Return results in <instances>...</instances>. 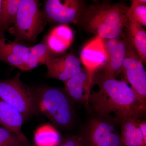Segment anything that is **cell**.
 Masks as SVG:
<instances>
[{
  "instance_id": "6da1fadb",
  "label": "cell",
  "mask_w": 146,
  "mask_h": 146,
  "mask_svg": "<svg viewBox=\"0 0 146 146\" xmlns=\"http://www.w3.org/2000/svg\"><path fill=\"white\" fill-rule=\"evenodd\" d=\"M93 85L89 99L91 107L97 116L120 119L133 116L143 119L146 106L142 104L131 87L124 80H120L99 69L93 73Z\"/></svg>"
},
{
  "instance_id": "5bb4252c",
  "label": "cell",
  "mask_w": 146,
  "mask_h": 146,
  "mask_svg": "<svg viewBox=\"0 0 146 146\" xmlns=\"http://www.w3.org/2000/svg\"><path fill=\"white\" fill-rule=\"evenodd\" d=\"M118 120L121 129V141L123 146H146V139L144 138L139 127V123L143 119L128 116Z\"/></svg>"
},
{
  "instance_id": "7402d4cb",
  "label": "cell",
  "mask_w": 146,
  "mask_h": 146,
  "mask_svg": "<svg viewBox=\"0 0 146 146\" xmlns=\"http://www.w3.org/2000/svg\"><path fill=\"white\" fill-rule=\"evenodd\" d=\"M0 146H29L28 141L4 127H0Z\"/></svg>"
},
{
  "instance_id": "4fadbf2b",
  "label": "cell",
  "mask_w": 146,
  "mask_h": 146,
  "mask_svg": "<svg viewBox=\"0 0 146 146\" xmlns=\"http://www.w3.org/2000/svg\"><path fill=\"white\" fill-rule=\"evenodd\" d=\"M30 47L7 39L0 32V62L20 69L29 52Z\"/></svg>"
},
{
  "instance_id": "8992f818",
  "label": "cell",
  "mask_w": 146,
  "mask_h": 146,
  "mask_svg": "<svg viewBox=\"0 0 146 146\" xmlns=\"http://www.w3.org/2000/svg\"><path fill=\"white\" fill-rule=\"evenodd\" d=\"M21 74L12 78L0 80V98L17 110L26 119L36 110L35 90L21 80Z\"/></svg>"
},
{
  "instance_id": "44dd1931",
  "label": "cell",
  "mask_w": 146,
  "mask_h": 146,
  "mask_svg": "<svg viewBox=\"0 0 146 146\" xmlns=\"http://www.w3.org/2000/svg\"><path fill=\"white\" fill-rule=\"evenodd\" d=\"M128 18L134 20L143 27L146 26V0H133L127 13Z\"/></svg>"
},
{
  "instance_id": "d6986e66",
  "label": "cell",
  "mask_w": 146,
  "mask_h": 146,
  "mask_svg": "<svg viewBox=\"0 0 146 146\" xmlns=\"http://www.w3.org/2000/svg\"><path fill=\"white\" fill-rule=\"evenodd\" d=\"M33 139L36 146H58L61 139L59 132L54 127L45 124L36 129Z\"/></svg>"
},
{
  "instance_id": "2e32d148",
  "label": "cell",
  "mask_w": 146,
  "mask_h": 146,
  "mask_svg": "<svg viewBox=\"0 0 146 146\" xmlns=\"http://www.w3.org/2000/svg\"><path fill=\"white\" fill-rule=\"evenodd\" d=\"M25 118L17 110L0 98V125L22 139L28 141L22 131Z\"/></svg>"
},
{
  "instance_id": "ffe728a7",
  "label": "cell",
  "mask_w": 146,
  "mask_h": 146,
  "mask_svg": "<svg viewBox=\"0 0 146 146\" xmlns=\"http://www.w3.org/2000/svg\"><path fill=\"white\" fill-rule=\"evenodd\" d=\"M21 0H3L1 33H5L15 23Z\"/></svg>"
},
{
  "instance_id": "7c38bea8",
  "label": "cell",
  "mask_w": 146,
  "mask_h": 146,
  "mask_svg": "<svg viewBox=\"0 0 146 146\" xmlns=\"http://www.w3.org/2000/svg\"><path fill=\"white\" fill-rule=\"evenodd\" d=\"M80 60L87 70L93 73L107 63V53L102 39L96 38L85 45L80 54Z\"/></svg>"
},
{
  "instance_id": "52a82bcc",
  "label": "cell",
  "mask_w": 146,
  "mask_h": 146,
  "mask_svg": "<svg viewBox=\"0 0 146 146\" xmlns=\"http://www.w3.org/2000/svg\"><path fill=\"white\" fill-rule=\"evenodd\" d=\"M127 38L126 53L123 65V74L125 76L126 82L131 85V89L139 101L146 106L145 69L139 55Z\"/></svg>"
},
{
  "instance_id": "e0dca14e",
  "label": "cell",
  "mask_w": 146,
  "mask_h": 146,
  "mask_svg": "<svg viewBox=\"0 0 146 146\" xmlns=\"http://www.w3.org/2000/svg\"><path fill=\"white\" fill-rule=\"evenodd\" d=\"M125 35L143 63L146 61V31L134 20L128 18Z\"/></svg>"
},
{
  "instance_id": "603a6c76",
  "label": "cell",
  "mask_w": 146,
  "mask_h": 146,
  "mask_svg": "<svg viewBox=\"0 0 146 146\" xmlns=\"http://www.w3.org/2000/svg\"><path fill=\"white\" fill-rule=\"evenodd\" d=\"M58 146H84L80 135H74L61 139Z\"/></svg>"
},
{
  "instance_id": "ac0fdd59",
  "label": "cell",
  "mask_w": 146,
  "mask_h": 146,
  "mask_svg": "<svg viewBox=\"0 0 146 146\" xmlns=\"http://www.w3.org/2000/svg\"><path fill=\"white\" fill-rule=\"evenodd\" d=\"M51 55L44 43H39L30 47L26 60L20 70L23 71H29L39 65H45L47 59Z\"/></svg>"
},
{
  "instance_id": "8fae6325",
  "label": "cell",
  "mask_w": 146,
  "mask_h": 146,
  "mask_svg": "<svg viewBox=\"0 0 146 146\" xmlns=\"http://www.w3.org/2000/svg\"><path fill=\"white\" fill-rule=\"evenodd\" d=\"M93 74L85 68L63 83V90L73 102L89 108V99L93 86Z\"/></svg>"
},
{
  "instance_id": "30bf717a",
  "label": "cell",
  "mask_w": 146,
  "mask_h": 146,
  "mask_svg": "<svg viewBox=\"0 0 146 146\" xmlns=\"http://www.w3.org/2000/svg\"><path fill=\"white\" fill-rule=\"evenodd\" d=\"M107 53L108 61L104 67L100 68L105 72L117 78L123 74V65L126 53L127 38L125 33L118 38L102 39Z\"/></svg>"
},
{
  "instance_id": "cb8c5ba5",
  "label": "cell",
  "mask_w": 146,
  "mask_h": 146,
  "mask_svg": "<svg viewBox=\"0 0 146 146\" xmlns=\"http://www.w3.org/2000/svg\"><path fill=\"white\" fill-rule=\"evenodd\" d=\"M3 0H0V32L2 26V10Z\"/></svg>"
},
{
  "instance_id": "ba28073f",
  "label": "cell",
  "mask_w": 146,
  "mask_h": 146,
  "mask_svg": "<svg viewBox=\"0 0 146 146\" xmlns=\"http://www.w3.org/2000/svg\"><path fill=\"white\" fill-rule=\"evenodd\" d=\"M80 0H47L44 13L48 21L60 24H78L86 7Z\"/></svg>"
},
{
  "instance_id": "7a4b0ae2",
  "label": "cell",
  "mask_w": 146,
  "mask_h": 146,
  "mask_svg": "<svg viewBox=\"0 0 146 146\" xmlns=\"http://www.w3.org/2000/svg\"><path fill=\"white\" fill-rule=\"evenodd\" d=\"M129 7L124 3L104 2L86 7L78 25L84 30L102 39L122 36L128 23Z\"/></svg>"
},
{
  "instance_id": "9c48e42d",
  "label": "cell",
  "mask_w": 146,
  "mask_h": 146,
  "mask_svg": "<svg viewBox=\"0 0 146 146\" xmlns=\"http://www.w3.org/2000/svg\"><path fill=\"white\" fill-rule=\"evenodd\" d=\"M47 77L63 82L83 70L81 62L74 54L70 53L64 56L55 57L52 55L47 59Z\"/></svg>"
},
{
  "instance_id": "9a60e30c",
  "label": "cell",
  "mask_w": 146,
  "mask_h": 146,
  "mask_svg": "<svg viewBox=\"0 0 146 146\" xmlns=\"http://www.w3.org/2000/svg\"><path fill=\"white\" fill-rule=\"evenodd\" d=\"M74 38V33L71 28L68 25L60 24L50 31L44 43L52 54H59L69 48Z\"/></svg>"
},
{
  "instance_id": "277c9868",
  "label": "cell",
  "mask_w": 146,
  "mask_h": 146,
  "mask_svg": "<svg viewBox=\"0 0 146 146\" xmlns=\"http://www.w3.org/2000/svg\"><path fill=\"white\" fill-rule=\"evenodd\" d=\"M46 25V19L39 8V1L21 0L15 23L7 31L18 43H34Z\"/></svg>"
},
{
  "instance_id": "3957f363",
  "label": "cell",
  "mask_w": 146,
  "mask_h": 146,
  "mask_svg": "<svg viewBox=\"0 0 146 146\" xmlns=\"http://www.w3.org/2000/svg\"><path fill=\"white\" fill-rule=\"evenodd\" d=\"M35 93L36 110L57 127L67 129L72 125L74 117L73 102L63 89L42 86Z\"/></svg>"
},
{
  "instance_id": "5b68a950",
  "label": "cell",
  "mask_w": 146,
  "mask_h": 146,
  "mask_svg": "<svg viewBox=\"0 0 146 146\" xmlns=\"http://www.w3.org/2000/svg\"><path fill=\"white\" fill-rule=\"evenodd\" d=\"M116 118L96 116L90 118L80 132L84 146H123Z\"/></svg>"
}]
</instances>
